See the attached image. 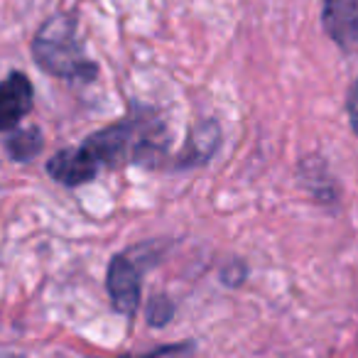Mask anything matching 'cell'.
Wrapping results in <instances>:
<instances>
[{
	"label": "cell",
	"mask_w": 358,
	"mask_h": 358,
	"mask_svg": "<svg viewBox=\"0 0 358 358\" xmlns=\"http://www.w3.org/2000/svg\"><path fill=\"white\" fill-rule=\"evenodd\" d=\"M35 59L50 74L64 79L94 74V64L84 57L76 42V27L69 17H52L35 37Z\"/></svg>",
	"instance_id": "cell-1"
},
{
	"label": "cell",
	"mask_w": 358,
	"mask_h": 358,
	"mask_svg": "<svg viewBox=\"0 0 358 358\" xmlns=\"http://www.w3.org/2000/svg\"><path fill=\"white\" fill-rule=\"evenodd\" d=\"M110 302L115 312L135 314L140 302V268L130 255H115L108 265V278H106Z\"/></svg>",
	"instance_id": "cell-2"
},
{
	"label": "cell",
	"mask_w": 358,
	"mask_h": 358,
	"mask_svg": "<svg viewBox=\"0 0 358 358\" xmlns=\"http://www.w3.org/2000/svg\"><path fill=\"white\" fill-rule=\"evenodd\" d=\"M322 22L341 50L358 52V0H324Z\"/></svg>",
	"instance_id": "cell-3"
},
{
	"label": "cell",
	"mask_w": 358,
	"mask_h": 358,
	"mask_svg": "<svg viewBox=\"0 0 358 358\" xmlns=\"http://www.w3.org/2000/svg\"><path fill=\"white\" fill-rule=\"evenodd\" d=\"M101 164L96 162V157L89 152V150L81 145L79 150L71 148V150H62L57 152L55 157L47 162V172L50 177H55L57 182L66 187H76V185H84L89 179L96 177Z\"/></svg>",
	"instance_id": "cell-4"
},
{
	"label": "cell",
	"mask_w": 358,
	"mask_h": 358,
	"mask_svg": "<svg viewBox=\"0 0 358 358\" xmlns=\"http://www.w3.org/2000/svg\"><path fill=\"white\" fill-rule=\"evenodd\" d=\"M32 84L25 74H10L0 84V130H10L30 113Z\"/></svg>",
	"instance_id": "cell-5"
},
{
	"label": "cell",
	"mask_w": 358,
	"mask_h": 358,
	"mask_svg": "<svg viewBox=\"0 0 358 358\" xmlns=\"http://www.w3.org/2000/svg\"><path fill=\"white\" fill-rule=\"evenodd\" d=\"M37 150H40V135H37V130L17 133L15 138L10 140V155L17 159H30Z\"/></svg>",
	"instance_id": "cell-6"
},
{
	"label": "cell",
	"mask_w": 358,
	"mask_h": 358,
	"mask_svg": "<svg viewBox=\"0 0 358 358\" xmlns=\"http://www.w3.org/2000/svg\"><path fill=\"white\" fill-rule=\"evenodd\" d=\"M194 353L192 343H177V346H162L157 351H150L145 356H125V358H189Z\"/></svg>",
	"instance_id": "cell-7"
},
{
	"label": "cell",
	"mask_w": 358,
	"mask_h": 358,
	"mask_svg": "<svg viewBox=\"0 0 358 358\" xmlns=\"http://www.w3.org/2000/svg\"><path fill=\"white\" fill-rule=\"evenodd\" d=\"M348 115H351L353 130L358 133V81H356V86H353L351 96H348Z\"/></svg>",
	"instance_id": "cell-8"
}]
</instances>
